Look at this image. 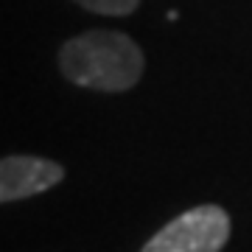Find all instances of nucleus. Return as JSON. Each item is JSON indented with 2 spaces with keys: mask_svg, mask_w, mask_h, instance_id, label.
<instances>
[{
  "mask_svg": "<svg viewBox=\"0 0 252 252\" xmlns=\"http://www.w3.org/2000/svg\"><path fill=\"white\" fill-rule=\"evenodd\" d=\"M230 216L219 205H199L157 230L140 252H221L230 241Z\"/></svg>",
  "mask_w": 252,
  "mask_h": 252,
  "instance_id": "2",
  "label": "nucleus"
},
{
  "mask_svg": "<svg viewBox=\"0 0 252 252\" xmlns=\"http://www.w3.org/2000/svg\"><path fill=\"white\" fill-rule=\"evenodd\" d=\"M81 9L93 14H107V17H126L140 6V0H73Z\"/></svg>",
  "mask_w": 252,
  "mask_h": 252,
  "instance_id": "4",
  "label": "nucleus"
},
{
  "mask_svg": "<svg viewBox=\"0 0 252 252\" xmlns=\"http://www.w3.org/2000/svg\"><path fill=\"white\" fill-rule=\"evenodd\" d=\"M64 180V168L45 157L11 154L0 160V205L45 193Z\"/></svg>",
  "mask_w": 252,
  "mask_h": 252,
  "instance_id": "3",
  "label": "nucleus"
},
{
  "mask_svg": "<svg viewBox=\"0 0 252 252\" xmlns=\"http://www.w3.org/2000/svg\"><path fill=\"white\" fill-rule=\"evenodd\" d=\"M59 70L70 84L98 93L132 90L146 70V56L124 31L95 28L59 48Z\"/></svg>",
  "mask_w": 252,
  "mask_h": 252,
  "instance_id": "1",
  "label": "nucleus"
}]
</instances>
